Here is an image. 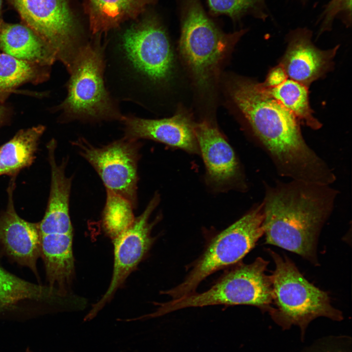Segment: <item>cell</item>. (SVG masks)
Instances as JSON below:
<instances>
[{"instance_id": "obj_14", "label": "cell", "mask_w": 352, "mask_h": 352, "mask_svg": "<svg viewBox=\"0 0 352 352\" xmlns=\"http://www.w3.org/2000/svg\"><path fill=\"white\" fill-rule=\"evenodd\" d=\"M194 132L206 167L207 182L221 188L242 180L236 154L217 126L204 120L194 124Z\"/></svg>"}, {"instance_id": "obj_5", "label": "cell", "mask_w": 352, "mask_h": 352, "mask_svg": "<svg viewBox=\"0 0 352 352\" xmlns=\"http://www.w3.org/2000/svg\"><path fill=\"white\" fill-rule=\"evenodd\" d=\"M268 252L275 268L271 275L272 302L268 312L277 324L284 330L297 326L303 338L308 325L318 317L343 320L329 294L308 282L291 260L271 249Z\"/></svg>"}, {"instance_id": "obj_3", "label": "cell", "mask_w": 352, "mask_h": 352, "mask_svg": "<svg viewBox=\"0 0 352 352\" xmlns=\"http://www.w3.org/2000/svg\"><path fill=\"white\" fill-rule=\"evenodd\" d=\"M338 192L330 185L300 180L265 186L262 205L265 243L318 262V236Z\"/></svg>"}, {"instance_id": "obj_22", "label": "cell", "mask_w": 352, "mask_h": 352, "mask_svg": "<svg viewBox=\"0 0 352 352\" xmlns=\"http://www.w3.org/2000/svg\"><path fill=\"white\" fill-rule=\"evenodd\" d=\"M37 65L0 53V102L19 85L39 78Z\"/></svg>"}, {"instance_id": "obj_20", "label": "cell", "mask_w": 352, "mask_h": 352, "mask_svg": "<svg viewBox=\"0 0 352 352\" xmlns=\"http://www.w3.org/2000/svg\"><path fill=\"white\" fill-rule=\"evenodd\" d=\"M264 90L289 110L298 119L313 130L319 129L321 123L313 115L308 101V88L290 79Z\"/></svg>"}, {"instance_id": "obj_21", "label": "cell", "mask_w": 352, "mask_h": 352, "mask_svg": "<svg viewBox=\"0 0 352 352\" xmlns=\"http://www.w3.org/2000/svg\"><path fill=\"white\" fill-rule=\"evenodd\" d=\"M56 296H59L57 292L49 286L24 281L0 266V311L24 300H44Z\"/></svg>"}, {"instance_id": "obj_24", "label": "cell", "mask_w": 352, "mask_h": 352, "mask_svg": "<svg viewBox=\"0 0 352 352\" xmlns=\"http://www.w3.org/2000/svg\"><path fill=\"white\" fill-rule=\"evenodd\" d=\"M207 2L211 15H225L234 22L246 15L263 20L268 16L265 0H207Z\"/></svg>"}, {"instance_id": "obj_7", "label": "cell", "mask_w": 352, "mask_h": 352, "mask_svg": "<svg viewBox=\"0 0 352 352\" xmlns=\"http://www.w3.org/2000/svg\"><path fill=\"white\" fill-rule=\"evenodd\" d=\"M268 261L258 257L252 263H238L225 272L208 290L164 303H156L152 316L157 317L190 307L213 305H249L263 312L272 302L271 275L265 272Z\"/></svg>"}, {"instance_id": "obj_26", "label": "cell", "mask_w": 352, "mask_h": 352, "mask_svg": "<svg viewBox=\"0 0 352 352\" xmlns=\"http://www.w3.org/2000/svg\"><path fill=\"white\" fill-rule=\"evenodd\" d=\"M348 337H336L334 339L324 340L302 352H351Z\"/></svg>"}, {"instance_id": "obj_4", "label": "cell", "mask_w": 352, "mask_h": 352, "mask_svg": "<svg viewBox=\"0 0 352 352\" xmlns=\"http://www.w3.org/2000/svg\"><path fill=\"white\" fill-rule=\"evenodd\" d=\"M105 40L92 39L81 50L68 72L67 93L58 107L66 122L120 121L123 115L105 80Z\"/></svg>"}, {"instance_id": "obj_10", "label": "cell", "mask_w": 352, "mask_h": 352, "mask_svg": "<svg viewBox=\"0 0 352 352\" xmlns=\"http://www.w3.org/2000/svg\"><path fill=\"white\" fill-rule=\"evenodd\" d=\"M139 140L123 137L96 147L86 138L72 142L80 155L96 172L106 189L128 201L134 209L138 203V163L140 158Z\"/></svg>"}, {"instance_id": "obj_6", "label": "cell", "mask_w": 352, "mask_h": 352, "mask_svg": "<svg viewBox=\"0 0 352 352\" xmlns=\"http://www.w3.org/2000/svg\"><path fill=\"white\" fill-rule=\"evenodd\" d=\"M180 8L179 51L197 84L205 88L247 30L224 32L208 15L200 0H181Z\"/></svg>"}, {"instance_id": "obj_18", "label": "cell", "mask_w": 352, "mask_h": 352, "mask_svg": "<svg viewBox=\"0 0 352 352\" xmlns=\"http://www.w3.org/2000/svg\"><path fill=\"white\" fill-rule=\"evenodd\" d=\"M0 48L5 54L38 65L50 66L56 60L49 47L26 25L0 21Z\"/></svg>"}, {"instance_id": "obj_13", "label": "cell", "mask_w": 352, "mask_h": 352, "mask_svg": "<svg viewBox=\"0 0 352 352\" xmlns=\"http://www.w3.org/2000/svg\"><path fill=\"white\" fill-rule=\"evenodd\" d=\"M124 137L131 139H150L191 154L199 153L194 124L187 113L179 111L173 116L159 119L123 115L120 121Z\"/></svg>"}, {"instance_id": "obj_25", "label": "cell", "mask_w": 352, "mask_h": 352, "mask_svg": "<svg viewBox=\"0 0 352 352\" xmlns=\"http://www.w3.org/2000/svg\"><path fill=\"white\" fill-rule=\"evenodd\" d=\"M339 19L349 27L352 23V0H330L320 18L319 34L330 30L335 20Z\"/></svg>"}, {"instance_id": "obj_28", "label": "cell", "mask_w": 352, "mask_h": 352, "mask_svg": "<svg viewBox=\"0 0 352 352\" xmlns=\"http://www.w3.org/2000/svg\"><path fill=\"white\" fill-rule=\"evenodd\" d=\"M5 114V109L3 107L0 105V121L4 117Z\"/></svg>"}, {"instance_id": "obj_8", "label": "cell", "mask_w": 352, "mask_h": 352, "mask_svg": "<svg viewBox=\"0 0 352 352\" xmlns=\"http://www.w3.org/2000/svg\"><path fill=\"white\" fill-rule=\"evenodd\" d=\"M262 203L220 232L208 243L184 281L161 294L172 299L196 292L198 286L214 273L238 263L264 235Z\"/></svg>"}, {"instance_id": "obj_9", "label": "cell", "mask_w": 352, "mask_h": 352, "mask_svg": "<svg viewBox=\"0 0 352 352\" xmlns=\"http://www.w3.org/2000/svg\"><path fill=\"white\" fill-rule=\"evenodd\" d=\"M26 25L54 52L68 72L89 41L69 0H9Z\"/></svg>"}, {"instance_id": "obj_29", "label": "cell", "mask_w": 352, "mask_h": 352, "mask_svg": "<svg viewBox=\"0 0 352 352\" xmlns=\"http://www.w3.org/2000/svg\"><path fill=\"white\" fill-rule=\"evenodd\" d=\"M1 3H2V0H0V10L1 8Z\"/></svg>"}, {"instance_id": "obj_16", "label": "cell", "mask_w": 352, "mask_h": 352, "mask_svg": "<svg viewBox=\"0 0 352 352\" xmlns=\"http://www.w3.org/2000/svg\"><path fill=\"white\" fill-rule=\"evenodd\" d=\"M158 0H83L91 37H105L130 20L137 18Z\"/></svg>"}, {"instance_id": "obj_17", "label": "cell", "mask_w": 352, "mask_h": 352, "mask_svg": "<svg viewBox=\"0 0 352 352\" xmlns=\"http://www.w3.org/2000/svg\"><path fill=\"white\" fill-rule=\"evenodd\" d=\"M56 141L52 139L47 145L51 170L49 196L46 209L39 223L40 230L61 229L72 230L69 214V199L72 177L66 175L67 159L58 164L55 158Z\"/></svg>"}, {"instance_id": "obj_11", "label": "cell", "mask_w": 352, "mask_h": 352, "mask_svg": "<svg viewBox=\"0 0 352 352\" xmlns=\"http://www.w3.org/2000/svg\"><path fill=\"white\" fill-rule=\"evenodd\" d=\"M159 201L160 196L156 193L142 214L135 218L126 230L112 240L114 261L111 279L106 292L86 315V320L93 318L111 300L149 252L154 242L151 232L156 223L150 222L149 220Z\"/></svg>"}, {"instance_id": "obj_15", "label": "cell", "mask_w": 352, "mask_h": 352, "mask_svg": "<svg viewBox=\"0 0 352 352\" xmlns=\"http://www.w3.org/2000/svg\"><path fill=\"white\" fill-rule=\"evenodd\" d=\"M15 180L8 189V204L0 215V243L6 254L38 276L37 262L41 257L39 223L27 221L17 213L13 199Z\"/></svg>"}, {"instance_id": "obj_27", "label": "cell", "mask_w": 352, "mask_h": 352, "mask_svg": "<svg viewBox=\"0 0 352 352\" xmlns=\"http://www.w3.org/2000/svg\"><path fill=\"white\" fill-rule=\"evenodd\" d=\"M287 78L285 70L279 65L270 70L265 81L262 84L265 88H272L279 85Z\"/></svg>"}, {"instance_id": "obj_23", "label": "cell", "mask_w": 352, "mask_h": 352, "mask_svg": "<svg viewBox=\"0 0 352 352\" xmlns=\"http://www.w3.org/2000/svg\"><path fill=\"white\" fill-rule=\"evenodd\" d=\"M105 206L102 213V224L106 235L112 240L126 230L135 217L133 207L127 200L107 190Z\"/></svg>"}, {"instance_id": "obj_2", "label": "cell", "mask_w": 352, "mask_h": 352, "mask_svg": "<svg viewBox=\"0 0 352 352\" xmlns=\"http://www.w3.org/2000/svg\"><path fill=\"white\" fill-rule=\"evenodd\" d=\"M105 80L117 102L145 107L150 92L171 78L174 55L167 31L158 16L147 14L105 39Z\"/></svg>"}, {"instance_id": "obj_19", "label": "cell", "mask_w": 352, "mask_h": 352, "mask_svg": "<svg viewBox=\"0 0 352 352\" xmlns=\"http://www.w3.org/2000/svg\"><path fill=\"white\" fill-rule=\"evenodd\" d=\"M44 130L39 125L21 130L0 147V176L15 175L32 163Z\"/></svg>"}, {"instance_id": "obj_12", "label": "cell", "mask_w": 352, "mask_h": 352, "mask_svg": "<svg viewBox=\"0 0 352 352\" xmlns=\"http://www.w3.org/2000/svg\"><path fill=\"white\" fill-rule=\"evenodd\" d=\"M312 32L298 28L287 36V46L279 65L287 77L307 87L326 74L332 66L339 45L329 50L316 47L311 41Z\"/></svg>"}, {"instance_id": "obj_1", "label": "cell", "mask_w": 352, "mask_h": 352, "mask_svg": "<svg viewBox=\"0 0 352 352\" xmlns=\"http://www.w3.org/2000/svg\"><path fill=\"white\" fill-rule=\"evenodd\" d=\"M229 93L279 174L320 184L331 179L332 169L307 144L298 119L260 83L235 78Z\"/></svg>"}]
</instances>
